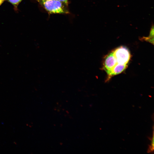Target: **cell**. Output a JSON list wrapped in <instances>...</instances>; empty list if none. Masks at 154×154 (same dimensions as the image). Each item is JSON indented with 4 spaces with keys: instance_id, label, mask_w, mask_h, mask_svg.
I'll return each instance as SVG.
<instances>
[{
    "instance_id": "cell-1",
    "label": "cell",
    "mask_w": 154,
    "mask_h": 154,
    "mask_svg": "<svg viewBox=\"0 0 154 154\" xmlns=\"http://www.w3.org/2000/svg\"><path fill=\"white\" fill-rule=\"evenodd\" d=\"M50 14H68L67 5L57 0H35Z\"/></svg>"
},
{
    "instance_id": "cell-2",
    "label": "cell",
    "mask_w": 154,
    "mask_h": 154,
    "mask_svg": "<svg viewBox=\"0 0 154 154\" xmlns=\"http://www.w3.org/2000/svg\"><path fill=\"white\" fill-rule=\"evenodd\" d=\"M117 64L127 65L131 57L130 52L126 47L121 46L113 51Z\"/></svg>"
},
{
    "instance_id": "cell-3",
    "label": "cell",
    "mask_w": 154,
    "mask_h": 154,
    "mask_svg": "<svg viewBox=\"0 0 154 154\" xmlns=\"http://www.w3.org/2000/svg\"><path fill=\"white\" fill-rule=\"evenodd\" d=\"M117 64L112 51L106 56L104 64V69L108 75L109 76L113 68Z\"/></svg>"
},
{
    "instance_id": "cell-4",
    "label": "cell",
    "mask_w": 154,
    "mask_h": 154,
    "mask_svg": "<svg viewBox=\"0 0 154 154\" xmlns=\"http://www.w3.org/2000/svg\"><path fill=\"white\" fill-rule=\"evenodd\" d=\"M127 65L117 64L112 69L109 77L121 73L126 69Z\"/></svg>"
},
{
    "instance_id": "cell-5",
    "label": "cell",
    "mask_w": 154,
    "mask_h": 154,
    "mask_svg": "<svg viewBox=\"0 0 154 154\" xmlns=\"http://www.w3.org/2000/svg\"><path fill=\"white\" fill-rule=\"evenodd\" d=\"M154 36V28L153 26L150 31L149 36L147 37H145L142 38L145 40L149 42H151L153 44Z\"/></svg>"
},
{
    "instance_id": "cell-6",
    "label": "cell",
    "mask_w": 154,
    "mask_h": 154,
    "mask_svg": "<svg viewBox=\"0 0 154 154\" xmlns=\"http://www.w3.org/2000/svg\"><path fill=\"white\" fill-rule=\"evenodd\" d=\"M22 0H8L14 7L15 9H17V7Z\"/></svg>"
},
{
    "instance_id": "cell-7",
    "label": "cell",
    "mask_w": 154,
    "mask_h": 154,
    "mask_svg": "<svg viewBox=\"0 0 154 154\" xmlns=\"http://www.w3.org/2000/svg\"><path fill=\"white\" fill-rule=\"evenodd\" d=\"M151 144L150 146V150L151 151H153V147H154V137L153 135V137L151 140Z\"/></svg>"
},
{
    "instance_id": "cell-8",
    "label": "cell",
    "mask_w": 154,
    "mask_h": 154,
    "mask_svg": "<svg viewBox=\"0 0 154 154\" xmlns=\"http://www.w3.org/2000/svg\"><path fill=\"white\" fill-rule=\"evenodd\" d=\"M65 4L68 6V0H57Z\"/></svg>"
},
{
    "instance_id": "cell-9",
    "label": "cell",
    "mask_w": 154,
    "mask_h": 154,
    "mask_svg": "<svg viewBox=\"0 0 154 154\" xmlns=\"http://www.w3.org/2000/svg\"><path fill=\"white\" fill-rule=\"evenodd\" d=\"M5 0H0V5Z\"/></svg>"
}]
</instances>
